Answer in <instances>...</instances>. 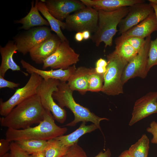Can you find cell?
<instances>
[{"label":"cell","instance_id":"obj_44","mask_svg":"<svg viewBox=\"0 0 157 157\" xmlns=\"http://www.w3.org/2000/svg\"><path fill=\"white\" fill-rule=\"evenodd\" d=\"M8 153H6V154H5L4 155L1 156H0V157H8Z\"/></svg>","mask_w":157,"mask_h":157},{"label":"cell","instance_id":"obj_16","mask_svg":"<svg viewBox=\"0 0 157 157\" xmlns=\"http://www.w3.org/2000/svg\"><path fill=\"white\" fill-rule=\"evenodd\" d=\"M61 42L57 35L52 34L30 51L31 59L37 64H43L44 60L55 52Z\"/></svg>","mask_w":157,"mask_h":157},{"label":"cell","instance_id":"obj_8","mask_svg":"<svg viewBox=\"0 0 157 157\" xmlns=\"http://www.w3.org/2000/svg\"><path fill=\"white\" fill-rule=\"evenodd\" d=\"M60 81L55 79L47 81L43 79L38 88V94L44 108L50 111L57 121L63 124L67 118L66 111L55 102L52 96L53 92L57 90Z\"/></svg>","mask_w":157,"mask_h":157},{"label":"cell","instance_id":"obj_35","mask_svg":"<svg viewBox=\"0 0 157 157\" xmlns=\"http://www.w3.org/2000/svg\"><path fill=\"white\" fill-rule=\"evenodd\" d=\"M11 142L6 139L0 140V157L6 153L10 150Z\"/></svg>","mask_w":157,"mask_h":157},{"label":"cell","instance_id":"obj_24","mask_svg":"<svg viewBox=\"0 0 157 157\" xmlns=\"http://www.w3.org/2000/svg\"><path fill=\"white\" fill-rule=\"evenodd\" d=\"M15 142L21 148L29 154L45 150L49 144L48 140L36 139L22 140Z\"/></svg>","mask_w":157,"mask_h":157},{"label":"cell","instance_id":"obj_9","mask_svg":"<svg viewBox=\"0 0 157 157\" xmlns=\"http://www.w3.org/2000/svg\"><path fill=\"white\" fill-rule=\"evenodd\" d=\"M79 54L70 47L69 41L62 42L55 52L44 60L42 69H66L79 60Z\"/></svg>","mask_w":157,"mask_h":157},{"label":"cell","instance_id":"obj_28","mask_svg":"<svg viewBox=\"0 0 157 157\" xmlns=\"http://www.w3.org/2000/svg\"><path fill=\"white\" fill-rule=\"evenodd\" d=\"M104 82L103 75L97 73L94 68H91L88 81V91H101Z\"/></svg>","mask_w":157,"mask_h":157},{"label":"cell","instance_id":"obj_36","mask_svg":"<svg viewBox=\"0 0 157 157\" xmlns=\"http://www.w3.org/2000/svg\"><path fill=\"white\" fill-rule=\"evenodd\" d=\"M20 85L18 83L9 81L5 79L4 78L0 76V88H8L14 89L15 88L18 87Z\"/></svg>","mask_w":157,"mask_h":157},{"label":"cell","instance_id":"obj_6","mask_svg":"<svg viewBox=\"0 0 157 157\" xmlns=\"http://www.w3.org/2000/svg\"><path fill=\"white\" fill-rule=\"evenodd\" d=\"M98 20V11L86 6L67 17L65 29L77 32L88 31L94 33L97 28Z\"/></svg>","mask_w":157,"mask_h":157},{"label":"cell","instance_id":"obj_34","mask_svg":"<svg viewBox=\"0 0 157 157\" xmlns=\"http://www.w3.org/2000/svg\"><path fill=\"white\" fill-rule=\"evenodd\" d=\"M146 131L153 135L151 140V142L157 144V122L155 121H152L150 123L149 126L147 129Z\"/></svg>","mask_w":157,"mask_h":157},{"label":"cell","instance_id":"obj_1","mask_svg":"<svg viewBox=\"0 0 157 157\" xmlns=\"http://www.w3.org/2000/svg\"><path fill=\"white\" fill-rule=\"evenodd\" d=\"M45 110L37 94L16 106L6 116L0 118L1 125L15 129L28 128L43 120Z\"/></svg>","mask_w":157,"mask_h":157},{"label":"cell","instance_id":"obj_13","mask_svg":"<svg viewBox=\"0 0 157 157\" xmlns=\"http://www.w3.org/2000/svg\"><path fill=\"white\" fill-rule=\"evenodd\" d=\"M156 113L157 92H149L135 102L129 125L131 126L143 119Z\"/></svg>","mask_w":157,"mask_h":157},{"label":"cell","instance_id":"obj_39","mask_svg":"<svg viewBox=\"0 0 157 157\" xmlns=\"http://www.w3.org/2000/svg\"><path fill=\"white\" fill-rule=\"evenodd\" d=\"M75 39L78 42H80L83 40L82 33L81 32H77L75 35Z\"/></svg>","mask_w":157,"mask_h":157},{"label":"cell","instance_id":"obj_41","mask_svg":"<svg viewBox=\"0 0 157 157\" xmlns=\"http://www.w3.org/2000/svg\"><path fill=\"white\" fill-rule=\"evenodd\" d=\"M118 157H131L128 150H126L123 151Z\"/></svg>","mask_w":157,"mask_h":157},{"label":"cell","instance_id":"obj_30","mask_svg":"<svg viewBox=\"0 0 157 157\" xmlns=\"http://www.w3.org/2000/svg\"><path fill=\"white\" fill-rule=\"evenodd\" d=\"M8 157H29V155L21 148L15 142H11Z\"/></svg>","mask_w":157,"mask_h":157},{"label":"cell","instance_id":"obj_42","mask_svg":"<svg viewBox=\"0 0 157 157\" xmlns=\"http://www.w3.org/2000/svg\"><path fill=\"white\" fill-rule=\"evenodd\" d=\"M149 3L153 8L157 20V5L150 3Z\"/></svg>","mask_w":157,"mask_h":157},{"label":"cell","instance_id":"obj_37","mask_svg":"<svg viewBox=\"0 0 157 157\" xmlns=\"http://www.w3.org/2000/svg\"><path fill=\"white\" fill-rule=\"evenodd\" d=\"M111 152L110 149L108 148L104 152L101 151L97 155L94 157H111Z\"/></svg>","mask_w":157,"mask_h":157},{"label":"cell","instance_id":"obj_5","mask_svg":"<svg viewBox=\"0 0 157 157\" xmlns=\"http://www.w3.org/2000/svg\"><path fill=\"white\" fill-rule=\"evenodd\" d=\"M108 65L103 75L104 84L101 92L115 96L123 93L122 78L128 62L114 51L107 56Z\"/></svg>","mask_w":157,"mask_h":157},{"label":"cell","instance_id":"obj_2","mask_svg":"<svg viewBox=\"0 0 157 157\" xmlns=\"http://www.w3.org/2000/svg\"><path fill=\"white\" fill-rule=\"evenodd\" d=\"M51 112L45 110L43 119L38 125L21 129L8 128L6 139L11 142L28 139L48 141L63 135L67 128L57 126Z\"/></svg>","mask_w":157,"mask_h":157},{"label":"cell","instance_id":"obj_29","mask_svg":"<svg viewBox=\"0 0 157 157\" xmlns=\"http://www.w3.org/2000/svg\"><path fill=\"white\" fill-rule=\"evenodd\" d=\"M155 65H157V36L156 38L154 40H151L150 43L147 65L148 72Z\"/></svg>","mask_w":157,"mask_h":157},{"label":"cell","instance_id":"obj_10","mask_svg":"<svg viewBox=\"0 0 157 157\" xmlns=\"http://www.w3.org/2000/svg\"><path fill=\"white\" fill-rule=\"evenodd\" d=\"M151 35L145 39V42L136 56L127 64L124 70L122 78L124 84L129 79L135 77L145 78L148 72L147 65Z\"/></svg>","mask_w":157,"mask_h":157},{"label":"cell","instance_id":"obj_11","mask_svg":"<svg viewBox=\"0 0 157 157\" xmlns=\"http://www.w3.org/2000/svg\"><path fill=\"white\" fill-rule=\"evenodd\" d=\"M51 30L47 26L31 28L24 33L16 36L14 42L17 51L25 55L35 46L50 37Z\"/></svg>","mask_w":157,"mask_h":157},{"label":"cell","instance_id":"obj_38","mask_svg":"<svg viewBox=\"0 0 157 157\" xmlns=\"http://www.w3.org/2000/svg\"><path fill=\"white\" fill-rule=\"evenodd\" d=\"M45 150L37 152L29 155V157H45Z\"/></svg>","mask_w":157,"mask_h":157},{"label":"cell","instance_id":"obj_33","mask_svg":"<svg viewBox=\"0 0 157 157\" xmlns=\"http://www.w3.org/2000/svg\"><path fill=\"white\" fill-rule=\"evenodd\" d=\"M107 65V61L102 58H100L96 62L94 68L95 71L99 74L104 75L106 71Z\"/></svg>","mask_w":157,"mask_h":157},{"label":"cell","instance_id":"obj_22","mask_svg":"<svg viewBox=\"0 0 157 157\" xmlns=\"http://www.w3.org/2000/svg\"><path fill=\"white\" fill-rule=\"evenodd\" d=\"M86 122H82L80 126L74 132L55 138L60 141L64 145L70 147L77 143L79 138L83 135L98 129V127L93 123L89 125H86Z\"/></svg>","mask_w":157,"mask_h":157},{"label":"cell","instance_id":"obj_20","mask_svg":"<svg viewBox=\"0 0 157 157\" xmlns=\"http://www.w3.org/2000/svg\"><path fill=\"white\" fill-rule=\"evenodd\" d=\"M91 68L80 67L77 68L67 81V84L73 91H78L83 94L88 91V81Z\"/></svg>","mask_w":157,"mask_h":157},{"label":"cell","instance_id":"obj_43","mask_svg":"<svg viewBox=\"0 0 157 157\" xmlns=\"http://www.w3.org/2000/svg\"><path fill=\"white\" fill-rule=\"evenodd\" d=\"M149 3H154L157 5V0H149Z\"/></svg>","mask_w":157,"mask_h":157},{"label":"cell","instance_id":"obj_25","mask_svg":"<svg viewBox=\"0 0 157 157\" xmlns=\"http://www.w3.org/2000/svg\"><path fill=\"white\" fill-rule=\"evenodd\" d=\"M149 141L145 134L135 144L132 145L128 150L131 157H148L149 148Z\"/></svg>","mask_w":157,"mask_h":157},{"label":"cell","instance_id":"obj_40","mask_svg":"<svg viewBox=\"0 0 157 157\" xmlns=\"http://www.w3.org/2000/svg\"><path fill=\"white\" fill-rule=\"evenodd\" d=\"M83 39L87 40L90 38V32L88 31H85L82 32Z\"/></svg>","mask_w":157,"mask_h":157},{"label":"cell","instance_id":"obj_32","mask_svg":"<svg viewBox=\"0 0 157 157\" xmlns=\"http://www.w3.org/2000/svg\"><path fill=\"white\" fill-rule=\"evenodd\" d=\"M125 40L138 52L141 49L145 42V39L135 37H130Z\"/></svg>","mask_w":157,"mask_h":157},{"label":"cell","instance_id":"obj_4","mask_svg":"<svg viewBox=\"0 0 157 157\" xmlns=\"http://www.w3.org/2000/svg\"><path fill=\"white\" fill-rule=\"evenodd\" d=\"M129 7H125L110 12L98 10V20L97 29L90 38L96 47L101 42L104 48L110 47L114 36L118 31L117 27L121 20L128 14Z\"/></svg>","mask_w":157,"mask_h":157},{"label":"cell","instance_id":"obj_14","mask_svg":"<svg viewBox=\"0 0 157 157\" xmlns=\"http://www.w3.org/2000/svg\"><path fill=\"white\" fill-rule=\"evenodd\" d=\"M44 3L49 12L62 22L71 13L86 7L80 0H47Z\"/></svg>","mask_w":157,"mask_h":157},{"label":"cell","instance_id":"obj_12","mask_svg":"<svg viewBox=\"0 0 157 157\" xmlns=\"http://www.w3.org/2000/svg\"><path fill=\"white\" fill-rule=\"evenodd\" d=\"M154 12L150 4L145 2L129 6L128 14L121 20L118 25V34L121 35L137 25Z\"/></svg>","mask_w":157,"mask_h":157},{"label":"cell","instance_id":"obj_15","mask_svg":"<svg viewBox=\"0 0 157 157\" xmlns=\"http://www.w3.org/2000/svg\"><path fill=\"white\" fill-rule=\"evenodd\" d=\"M157 30V20L154 12L145 19L129 29L115 40V44L132 37L144 39Z\"/></svg>","mask_w":157,"mask_h":157},{"label":"cell","instance_id":"obj_7","mask_svg":"<svg viewBox=\"0 0 157 157\" xmlns=\"http://www.w3.org/2000/svg\"><path fill=\"white\" fill-rule=\"evenodd\" d=\"M43 79L37 74H31L29 79L23 87L16 90L7 100H0V114L7 116L16 106L26 99L38 94V88Z\"/></svg>","mask_w":157,"mask_h":157},{"label":"cell","instance_id":"obj_3","mask_svg":"<svg viewBox=\"0 0 157 157\" xmlns=\"http://www.w3.org/2000/svg\"><path fill=\"white\" fill-rule=\"evenodd\" d=\"M73 91L66 82L60 81L58 90L53 93L54 100L57 101L58 105L63 108L66 107L72 112L74 120L65 126H74L81 122H91L95 124L101 131L100 122L103 120H108V118L101 117L91 112L88 108L77 103L73 96Z\"/></svg>","mask_w":157,"mask_h":157},{"label":"cell","instance_id":"obj_23","mask_svg":"<svg viewBox=\"0 0 157 157\" xmlns=\"http://www.w3.org/2000/svg\"><path fill=\"white\" fill-rule=\"evenodd\" d=\"M38 10L46 19L51 27V30L54 32L62 42L68 41L63 33L61 28L63 29L66 28L65 22L60 21L53 16L48 11L44 2L40 1L38 3Z\"/></svg>","mask_w":157,"mask_h":157},{"label":"cell","instance_id":"obj_31","mask_svg":"<svg viewBox=\"0 0 157 157\" xmlns=\"http://www.w3.org/2000/svg\"><path fill=\"white\" fill-rule=\"evenodd\" d=\"M62 157H87L83 149L77 143L71 146Z\"/></svg>","mask_w":157,"mask_h":157},{"label":"cell","instance_id":"obj_27","mask_svg":"<svg viewBox=\"0 0 157 157\" xmlns=\"http://www.w3.org/2000/svg\"><path fill=\"white\" fill-rule=\"evenodd\" d=\"M115 45L114 51L128 63L138 53L126 40Z\"/></svg>","mask_w":157,"mask_h":157},{"label":"cell","instance_id":"obj_17","mask_svg":"<svg viewBox=\"0 0 157 157\" xmlns=\"http://www.w3.org/2000/svg\"><path fill=\"white\" fill-rule=\"evenodd\" d=\"M20 63L22 67L28 73L30 74L33 73L37 74L45 81L55 79L60 81L66 82L77 68L74 64L66 69H60L47 71L38 69L23 59L21 60Z\"/></svg>","mask_w":157,"mask_h":157},{"label":"cell","instance_id":"obj_18","mask_svg":"<svg viewBox=\"0 0 157 157\" xmlns=\"http://www.w3.org/2000/svg\"><path fill=\"white\" fill-rule=\"evenodd\" d=\"M86 6L96 10L110 12L120 8L129 7L136 4L145 2L144 0H80Z\"/></svg>","mask_w":157,"mask_h":157},{"label":"cell","instance_id":"obj_19","mask_svg":"<svg viewBox=\"0 0 157 157\" xmlns=\"http://www.w3.org/2000/svg\"><path fill=\"white\" fill-rule=\"evenodd\" d=\"M17 50L14 41H9L4 47L0 46V53L1 58L0 66V76L4 78L6 72L9 69L13 71H21L20 67L13 59V55ZM22 72L26 76L28 75L27 73Z\"/></svg>","mask_w":157,"mask_h":157},{"label":"cell","instance_id":"obj_26","mask_svg":"<svg viewBox=\"0 0 157 157\" xmlns=\"http://www.w3.org/2000/svg\"><path fill=\"white\" fill-rule=\"evenodd\" d=\"M48 141L49 145L45 150V157H62L70 147L64 145L55 138Z\"/></svg>","mask_w":157,"mask_h":157},{"label":"cell","instance_id":"obj_21","mask_svg":"<svg viewBox=\"0 0 157 157\" xmlns=\"http://www.w3.org/2000/svg\"><path fill=\"white\" fill-rule=\"evenodd\" d=\"M38 0L31 2V7L28 13L24 17L19 20H17L15 23L21 24L22 26L19 29L29 30L33 27L50 26L48 22L44 19L40 14L38 8Z\"/></svg>","mask_w":157,"mask_h":157}]
</instances>
